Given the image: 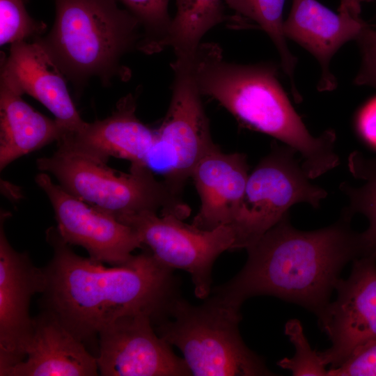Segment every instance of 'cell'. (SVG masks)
<instances>
[{
    "mask_svg": "<svg viewBox=\"0 0 376 376\" xmlns=\"http://www.w3.org/2000/svg\"><path fill=\"white\" fill-rule=\"evenodd\" d=\"M356 125L362 139L376 148V97L370 100L359 111Z\"/></svg>",
    "mask_w": 376,
    "mask_h": 376,
    "instance_id": "cell-28",
    "label": "cell"
},
{
    "mask_svg": "<svg viewBox=\"0 0 376 376\" xmlns=\"http://www.w3.org/2000/svg\"><path fill=\"white\" fill-rule=\"evenodd\" d=\"M56 119L36 111L0 85V169L19 157L58 141L66 132Z\"/></svg>",
    "mask_w": 376,
    "mask_h": 376,
    "instance_id": "cell-19",
    "label": "cell"
},
{
    "mask_svg": "<svg viewBox=\"0 0 376 376\" xmlns=\"http://www.w3.org/2000/svg\"><path fill=\"white\" fill-rule=\"evenodd\" d=\"M97 375V357L47 311L33 319L24 359L0 373V376Z\"/></svg>",
    "mask_w": 376,
    "mask_h": 376,
    "instance_id": "cell-17",
    "label": "cell"
},
{
    "mask_svg": "<svg viewBox=\"0 0 376 376\" xmlns=\"http://www.w3.org/2000/svg\"><path fill=\"white\" fill-rule=\"evenodd\" d=\"M116 219L137 232L143 245L159 262L189 273L198 298L210 296L213 264L220 254L233 249L235 237L231 226L203 230L184 223L175 214L159 216L150 211Z\"/></svg>",
    "mask_w": 376,
    "mask_h": 376,
    "instance_id": "cell-9",
    "label": "cell"
},
{
    "mask_svg": "<svg viewBox=\"0 0 376 376\" xmlns=\"http://www.w3.org/2000/svg\"><path fill=\"white\" fill-rule=\"evenodd\" d=\"M367 25L348 10L336 13L316 0H292L283 30L290 38L309 52L321 66L320 91H333L336 80L329 69L335 53L347 42L356 40Z\"/></svg>",
    "mask_w": 376,
    "mask_h": 376,
    "instance_id": "cell-16",
    "label": "cell"
},
{
    "mask_svg": "<svg viewBox=\"0 0 376 376\" xmlns=\"http://www.w3.org/2000/svg\"><path fill=\"white\" fill-rule=\"evenodd\" d=\"M328 376H376V340L358 349L340 366L329 368Z\"/></svg>",
    "mask_w": 376,
    "mask_h": 376,
    "instance_id": "cell-27",
    "label": "cell"
},
{
    "mask_svg": "<svg viewBox=\"0 0 376 376\" xmlns=\"http://www.w3.org/2000/svg\"><path fill=\"white\" fill-rule=\"evenodd\" d=\"M296 151L273 144L249 175L244 196L230 226L235 241L233 250L247 249L274 226L291 206L307 203L318 207L327 191L313 184L295 159Z\"/></svg>",
    "mask_w": 376,
    "mask_h": 376,
    "instance_id": "cell-7",
    "label": "cell"
},
{
    "mask_svg": "<svg viewBox=\"0 0 376 376\" xmlns=\"http://www.w3.org/2000/svg\"><path fill=\"white\" fill-rule=\"evenodd\" d=\"M285 0H224L240 18L255 22L269 37L281 58L283 70L289 77L295 97L299 93L294 81L297 59L291 53L284 35L283 10Z\"/></svg>",
    "mask_w": 376,
    "mask_h": 376,
    "instance_id": "cell-22",
    "label": "cell"
},
{
    "mask_svg": "<svg viewBox=\"0 0 376 376\" xmlns=\"http://www.w3.org/2000/svg\"><path fill=\"white\" fill-rule=\"evenodd\" d=\"M352 217L345 208L331 226L303 231L291 225L287 214L246 249L243 268L214 288L212 297L240 310L251 297L271 295L318 317L329 304L345 266L364 256L361 233L350 226Z\"/></svg>",
    "mask_w": 376,
    "mask_h": 376,
    "instance_id": "cell-2",
    "label": "cell"
},
{
    "mask_svg": "<svg viewBox=\"0 0 376 376\" xmlns=\"http://www.w3.org/2000/svg\"><path fill=\"white\" fill-rule=\"evenodd\" d=\"M205 299L193 306L178 295L153 323L157 334L182 353L191 375H274L243 341L240 310Z\"/></svg>",
    "mask_w": 376,
    "mask_h": 376,
    "instance_id": "cell-5",
    "label": "cell"
},
{
    "mask_svg": "<svg viewBox=\"0 0 376 376\" xmlns=\"http://www.w3.org/2000/svg\"><path fill=\"white\" fill-rule=\"evenodd\" d=\"M248 171L243 153H225L217 145L207 152L190 177L201 199L191 224L203 230L230 225L244 196Z\"/></svg>",
    "mask_w": 376,
    "mask_h": 376,
    "instance_id": "cell-18",
    "label": "cell"
},
{
    "mask_svg": "<svg viewBox=\"0 0 376 376\" xmlns=\"http://www.w3.org/2000/svg\"><path fill=\"white\" fill-rule=\"evenodd\" d=\"M47 25L33 18L27 12L24 0H0V45L32 41L42 36Z\"/></svg>",
    "mask_w": 376,
    "mask_h": 376,
    "instance_id": "cell-24",
    "label": "cell"
},
{
    "mask_svg": "<svg viewBox=\"0 0 376 376\" xmlns=\"http://www.w3.org/2000/svg\"><path fill=\"white\" fill-rule=\"evenodd\" d=\"M360 0H340L338 10H347L352 15L359 17L361 13Z\"/></svg>",
    "mask_w": 376,
    "mask_h": 376,
    "instance_id": "cell-29",
    "label": "cell"
},
{
    "mask_svg": "<svg viewBox=\"0 0 376 376\" xmlns=\"http://www.w3.org/2000/svg\"><path fill=\"white\" fill-rule=\"evenodd\" d=\"M361 2H363V1H370L371 0H360Z\"/></svg>",
    "mask_w": 376,
    "mask_h": 376,
    "instance_id": "cell-30",
    "label": "cell"
},
{
    "mask_svg": "<svg viewBox=\"0 0 376 376\" xmlns=\"http://www.w3.org/2000/svg\"><path fill=\"white\" fill-rule=\"evenodd\" d=\"M0 228V373L23 361L33 329L29 315L31 297L46 287L44 268L36 267L26 253L15 250Z\"/></svg>",
    "mask_w": 376,
    "mask_h": 376,
    "instance_id": "cell-13",
    "label": "cell"
},
{
    "mask_svg": "<svg viewBox=\"0 0 376 376\" xmlns=\"http://www.w3.org/2000/svg\"><path fill=\"white\" fill-rule=\"evenodd\" d=\"M285 334L295 347L292 358H283L277 364L289 370L292 375L328 376L327 366L322 362L319 352L312 350L304 334L301 322L296 319L287 322Z\"/></svg>",
    "mask_w": 376,
    "mask_h": 376,
    "instance_id": "cell-25",
    "label": "cell"
},
{
    "mask_svg": "<svg viewBox=\"0 0 376 376\" xmlns=\"http://www.w3.org/2000/svg\"><path fill=\"white\" fill-rule=\"evenodd\" d=\"M347 166L352 175L363 184L359 187L345 182L340 184V189L349 199L345 209L352 216L361 213L368 219V228L361 233L364 256L376 257V157L368 158L355 150L350 154Z\"/></svg>",
    "mask_w": 376,
    "mask_h": 376,
    "instance_id": "cell-21",
    "label": "cell"
},
{
    "mask_svg": "<svg viewBox=\"0 0 376 376\" xmlns=\"http://www.w3.org/2000/svg\"><path fill=\"white\" fill-rule=\"evenodd\" d=\"M97 357L103 376H190L183 358L156 332L151 315L122 316L98 334Z\"/></svg>",
    "mask_w": 376,
    "mask_h": 376,
    "instance_id": "cell-12",
    "label": "cell"
},
{
    "mask_svg": "<svg viewBox=\"0 0 376 376\" xmlns=\"http://www.w3.org/2000/svg\"><path fill=\"white\" fill-rule=\"evenodd\" d=\"M46 238L53 249L44 268L46 311L84 343L126 315L148 313L154 322L178 296L174 269L150 251L107 267L75 253L56 228H49Z\"/></svg>",
    "mask_w": 376,
    "mask_h": 376,
    "instance_id": "cell-1",
    "label": "cell"
},
{
    "mask_svg": "<svg viewBox=\"0 0 376 376\" xmlns=\"http://www.w3.org/2000/svg\"><path fill=\"white\" fill-rule=\"evenodd\" d=\"M107 164L61 149L36 161L37 168L52 174L68 192L116 218L158 210L182 219L189 214L181 197L148 166L132 165L130 173H123Z\"/></svg>",
    "mask_w": 376,
    "mask_h": 376,
    "instance_id": "cell-6",
    "label": "cell"
},
{
    "mask_svg": "<svg viewBox=\"0 0 376 376\" xmlns=\"http://www.w3.org/2000/svg\"><path fill=\"white\" fill-rule=\"evenodd\" d=\"M224 3V0H176L177 10L166 43V47L173 49L175 58H193L203 36L228 21Z\"/></svg>",
    "mask_w": 376,
    "mask_h": 376,
    "instance_id": "cell-20",
    "label": "cell"
},
{
    "mask_svg": "<svg viewBox=\"0 0 376 376\" xmlns=\"http://www.w3.org/2000/svg\"><path fill=\"white\" fill-rule=\"evenodd\" d=\"M355 40L360 49L361 63L354 82L358 86L376 88V31L367 24Z\"/></svg>",
    "mask_w": 376,
    "mask_h": 376,
    "instance_id": "cell-26",
    "label": "cell"
},
{
    "mask_svg": "<svg viewBox=\"0 0 376 376\" xmlns=\"http://www.w3.org/2000/svg\"><path fill=\"white\" fill-rule=\"evenodd\" d=\"M192 70L202 95L216 100L242 124L299 152L311 179L338 165L335 132L328 130L317 137L311 134L280 84L276 65L229 62L217 44L202 42Z\"/></svg>",
    "mask_w": 376,
    "mask_h": 376,
    "instance_id": "cell-3",
    "label": "cell"
},
{
    "mask_svg": "<svg viewBox=\"0 0 376 376\" xmlns=\"http://www.w3.org/2000/svg\"><path fill=\"white\" fill-rule=\"evenodd\" d=\"M55 20L40 44L67 79L80 93L92 78L109 86L130 77L122 63L128 53L141 51L143 33L137 18L116 0H54Z\"/></svg>",
    "mask_w": 376,
    "mask_h": 376,
    "instance_id": "cell-4",
    "label": "cell"
},
{
    "mask_svg": "<svg viewBox=\"0 0 376 376\" xmlns=\"http://www.w3.org/2000/svg\"><path fill=\"white\" fill-rule=\"evenodd\" d=\"M65 77L38 42L10 45L1 62L0 85L28 94L49 110L66 129L75 132L86 121L80 116L67 88Z\"/></svg>",
    "mask_w": 376,
    "mask_h": 376,
    "instance_id": "cell-14",
    "label": "cell"
},
{
    "mask_svg": "<svg viewBox=\"0 0 376 376\" xmlns=\"http://www.w3.org/2000/svg\"><path fill=\"white\" fill-rule=\"evenodd\" d=\"M36 182L51 202L61 237L70 245L84 247L93 260L120 265L142 247L133 228L70 194L47 173H38Z\"/></svg>",
    "mask_w": 376,
    "mask_h": 376,
    "instance_id": "cell-11",
    "label": "cell"
},
{
    "mask_svg": "<svg viewBox=\"0 0 376 376\" xmlns=\"http://www.w3.org/2000/svg\"><path fill=\"white\" fill-rule=\"evenodd\" d=\"M136 97L129 93L116 103L112 113L102 120L86 122L75 132H65L57 141L58 149L76 152L102 162L110 157L146 166L157 139L156 130L144 125L136 115Z\"/></svg>",
    "mask_w": 376,
    "mask_h": 376,
    "instance_id": "cell-15",
    "label": "cell"
},
{
    "mask_svg": "<svg viewBox=\"0 0 376 376\" xmlns=\"http://www.w3.org/2000/svg\"><path fill=\"white\" fill-rule=\"evenodd\" d=\"M192 59L175 58L172 94L168 111L156 130L157 139L146 165L159 171L176 196L199 160L216 144L194 77Z\"/></svg>",
    "mask_w": 376,
    "mask_h": 376,
    "instance_id": "cell-8",
    "label": "cell"
},
{
    "mask_svg": "<svg viewBox=\"0 0 376 376\" xmlns=\"http://www.w3.org/2000/svg\"><path fill=\"white\" fill-rule=\"evenodd\" d=\"M335 290L336 300L318 317L331 343L328 349L318 351L329 368L340 366L358 349L376 340V257L354 260L349 277L340 279Z\"/></svg>",
    "mask_w": 376,
    "mask_h": 376,
    "instance_id": "cell-10",
    "label": "cell"
},
{
    "mask_svg": "<svg viewBox=\"0 0 376 376\" xmlns=\"http://www.w3.org/2000/svg\"><path fill=\"white\" fill-rule=\"evenodd\" d=\"M139 20L143 33L141 51L147 54L166 47L172 18L168 12L169 0H120Z\"/></svg>",
    "mask_w": 376,
    "mask_h": 376,
    "instance_id": "cell-23",
    "label": "cell"
}]
</instances>
